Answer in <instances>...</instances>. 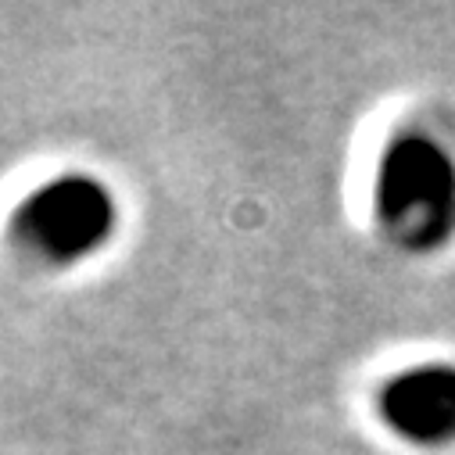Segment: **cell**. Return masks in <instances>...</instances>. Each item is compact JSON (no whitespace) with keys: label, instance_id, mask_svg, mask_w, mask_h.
<instances>
[{"label":"cell","instance_id":"6da1fadb","mask_svg":"<svg viewBox=\"0 0 455 455\" xmlns=\"http://www.w3.org/2000/svg\"><path fill=\"white\" fill-rule=\"evenodd\" d=\"M377 219L405 251H437L455 237V158L427 133H402L377 169Z\"/></svg>","mask_w":455,"mask_h":455},{"label":"cell","instance_id":"3957f363","mask_svg":"<svg viewBox=\"0 0 455 455\" xmlns=\"http://www.w3.org/2000/svg\"><path fill=\"white\" fill-rule=\"evenodd\" d=\"M380 416L412 444H455V366L423 363L402 370L380 391Z\"/></svg>","mask_w":455,"mask_h":455},{"label":"cell","instance_id":"7a4b0ae2","mask_svg":"<svg viewBox=\"0 0 455 455\" xmlns=\"http://www.w3.org/2000/svg\"><path fill=\"white\" fill-rule=\"evenodd\" d=\"M116 234V197L93 176H58L36 187L15 212V237L40 262L68 266Z\"/></svg>","mask_w":455,"mask_h":455}]
</instances>
